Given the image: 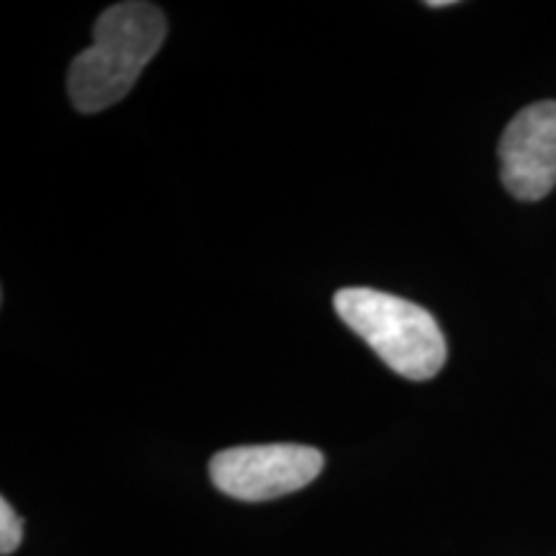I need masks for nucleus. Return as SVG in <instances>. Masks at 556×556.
<instances>
[{"instance_id": "1", "label": "nucleus", "mask_w": 556, "mask_h": 556, "mask_svg": "<svg viewBox=\"0 0 556 556\" xmlns=\"http://www.w3.org/2000/svg\"><path fill=\"white\" fill-rule=\"evenodd\" d=\"M165 34V16L150 3H119L103 11L93 26V45L70 65L67 96L73 106L83 114H99L119 103L163 47Z\"/></svg>"}, {"instance_id": "2", "label": "nucleus", "mask_w": 556, "mask_h": 556, "mask_svg": "<svg viewBox=\"0 0 556 556\" xmlns=\"http://www.w3.org/2000/svg\"><path fill=\"white\" fill-rule=\"evenodd\" d=\"M336 312L400 377L426 381L446 364V338L420 304L387 291L353 287L338 291Z\"/></svg>"}, {"instance_id": "3", "label": "nucleus", "mask_w": 556, "mask_h": 556, "mask_svg": "<svg viewBox=\"0 0 556 556\" xmlns=\"http://www.w3.org/2000/svg\"><path fill=\"white\" fill-rule=\"evenodd\" d=\"M323 467L325 456L317 448L299 443H266L219 451L208 462V475L225 495L242 503H263L304 490L319 477Z\"/></svg>"}, {"instance_id": "4", "label": "nucleus", "mask_w": 556, "mask_h": 556, "mask_svg": "<svg viewBox=\"0 0 556 556\" xmlns=\"http://www.w3.org/2000/svg\"><path fill=\"white\" fill-rule=\"evenodd\" d=\"M500 178L520 201H539L556 186V101L516 114L500 137Z\"/></svg>"}, {"instance_id": "5", "label": "nucleus", "mask_w": 556, "mask_h": 556, "mask_svg": "<svg viewBox=\"0 0 556 556\" xmlns=\"http://www.w3.org/2000/svg\"><path fill=\"white\" fill-rule=\"evenodd\" d=\"M24 539V520L18 518V513L13 510L9 500H0V554L9 556L21 546Z\"/></svg>"}, {"instance_id": "6", "label": "nucleus", "mask_w": 556, "mask_h": 556, "mask_svg": "<svg viewBox=\"0 0 556 556\" xmlns=\"http://www.w3.org/2000/svg\"><path fill=\"white\" fill-rule=\"evenodd\" d=\"M428 9H446V5H451V0H435V3H426Z\"/></svg>"}]
</instances>
